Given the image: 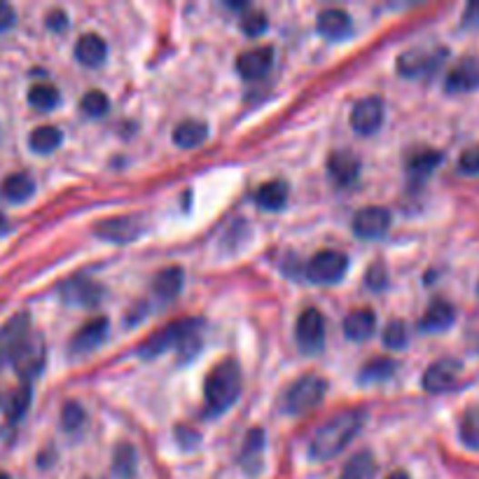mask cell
<instances>
[{"label": "cell", "mask_w": 479, "mask_h": 479, "mask_svg": "<svg viewBox=\"0 0 479 479\" xmlns=\"http://www.w3.org/2000/svg\"><path fill=\"white\" fill-rule=\"evenodd\" d=\"M363 421H365V414L360 409H344L330 421H325L314 437V442H311V458L314 461H330L337 454H342L346 444L358 435Z\"/></svg>", "instance_id": "6da1fadb"}, {"label": "cell", "mask_w": 479, "mask_h": 479, "mask_svg": "<svg viewBox=\"0 0 479 479\" xmlns=\"http://www.w3.org/2000/svg\"><path fill=\"white\" fill-rule=\"evenodd\" d=\"M241 395V367L236 360L227 358L208 372L204 382V398L213 414H223Z\"/></svg>", "instance_id": "7a4b0ae2"}, {"label": "cell", "mask_w": 479, "mask_h": 479, "mask_svg": "<svg viewBox=\"0 0 479 479\" xmlns=\"http://www.w3.org/2000/svg\"><path fill=\"white\" fill-rule=\"evenodd\" d=\"M202 330H204L202 318H183V321L169 323V325H164L162 330L153 333L141 344L138 355H141V358H157V355H162L164 351L169 349L183 351L192 339L199 337Z\"/></svg>", "instance_id": "3957f363"}, {"label": "cell", "mask_w": 479, "mask_h": 479, "mask_svg": "<svg viewBox=\"0 0 479 479\" xmlns=\"http://www.w3.org/2000/svg\"><path fill=\"white\" fill-rule=\"evenodd\" d=\"M327 391V382L318 374H304L300 376L293 386L285 393V412L288 414H306L314 407L323 403Z\"/></svg>", "instance_id": "277c9868"}, {"label": "cell", "mask_w": 479, "mask_h": 479, "mask_svg": "<svg viewBox=\"0 0 479 479\" xmlns=\"http://www.w3.org/2000/svg\"><path fill=\"white\" fill-rule=\"evenodd\" d=\"M349 269V257L344 255L342 251H327L316 253L306 262V278L311 284H321V285H330V284H339Z\"/></svg>", "instance_id": "5b68a950"}, {"label": "cell", "mask_w": 479, "mask_h": 479, "mask_svg": "<svg viewBox=\"0 0 479 479\" xmlns=\"http://www.w3.org/2000/svg\"><path fill=\"white\" fill-rule=\"evenodd\" d=\"M45 355H47V349H45L43 334L28 333L26 339L22 342V346L16 349L15 358H12V365H15V372L22 376L24 382H31L45 367Z\"/></svg>", "instance_id": "8992f818"}, {"label": "cell", "mask_w": 479, "mask_h": 479, "mask_svg": "<svg viewBox=\"0 0 479 479\" xmlns=\"http://www.w3.org/2000/svg\"><path fill=\"white\" fill-rule=\"evenodd\" d=\"M447 59V49H409L398 59V73L403 77H424L437 71Z\"/></svg>", "instance_id": "52a82bcc"}, {"label": "cell", "mask_w": 479, "mask_h": 479, "mask_svg": "<svg viewBox=\"0 0 479 479\" xmlns=\"http://www.w3.org/2000/svg\"><path fill=\"white\" fill-rule=\"evenodd\" d=\"M294 334H297L300 349L306 351V354H316L321 349L323 342H325V318H323V314L316 306H309V309L302 311L300 318H297Z\"/></svg>", "instance_id": "ba28073f"}, {"label": "cell", "mask_w": 479, "mask_h": 479, "mask_svg": "<svg viewBox=\"0 0 479 479\" xmlns=\"http://www.w3.org/2000/svg\"><path fill=\"white\" fill-rule=\"evenodd\" d=\"M384 125V101L379 96L360 98L351 110V126L360 136H372Z\"/></svg>", "instance_id": "9c48e42d"}, {"label": "cell", "mask_w": 479, "mask_h": 479, "mask_svg": "<svg viewBox=\"0 0 479 479\" xmlns=\"http://www.w3.org/2000/svg\"><path fill=\"white\" fill-rule=\"evenodd\" d=\"M61 300L71 306H82V309H89V306H98L104 300V288L92 281V278H71L61 285Z\"/></svg>", "instance_id": "30bf717a"}, {"label": "cell", "mask_w": 479, "mask_h": 479, "mask_svg": "<svg viewBox=\"0 0 479 479\" xmlns=\"http://www.w3.org/2000/svg\"><path fill=\"white\" fill-rule=\"evenodd\" d=\"M391 229V213L382 206L360 208L354 215V232L360 239H382Z\"/></svg>", "instance_id": "8fae6325"}, {"label": "cell", "mask_w": 479, "mask_h": 479, "mask_svg": "<svg viewBox=\"0 0 479 479\" xmlns=\"http://www.w3.org/2000/svg\"><path fill=\"white\" fill-rule=\"evenodd\" d=\"M31 333V321L26 314L10 318L5 325L0 327V370L5 365H10L15 358L16 349L22 346V342L26 339V334Z\"/></svg>", "instance_id": "7c38bea8"}, {"label": "cell", "mask_w": 479, "mask_h": 479, "mask_svg": "<svg viewBox=\"0 0 479 479\" xmlns=\"http://www.w3.org/2000/svg\"><path fill=\"white\" fill-rule=\"evenodd\" d=\"M274 65V47L264 45V47L248 49L236 59V73L244 80H262L272 71Z\"/></svg>", "instance_id": "4fadbf2b"}, {"label": "cell", "mask_w": 479, "mask_h": 479, "mask_svg": "<svg viewBox=\"0 0 479 479\" xmlns=\"http://www.w3.org/2000/svg\"><path fill=\"white\" fill-rule=\"evenodd\" d=\"M458 374H461V363L458 360H437L424 372V388L428 393H444L458 382Z\"/></svg>", "instance_id": "5bb4252c"}, {"label": "cell", "mask_w": 479, "mask_h": 479, "mask_svg": "<svg viewBox=\"0 0 479 479\" xmlns=\"http://www.w3.org/2000/svg\"><path fill=\"white\" fill-rule=\"evenodd\" d=\"M327 175L339 187L354 185L360 175V157L351 153V150H337V153L327 157Z\"/></svg>", "instance_id": "9a60e30c"}, {"label": "cell", "mask_w": 479, "mask_h": 479, "mask_svg": "<svg viewBox=\"0 0 479 479\" xmlns=\"http://www.w3.org/2000/svg\"><path fill=\"white\" fill-rule=\"evenodd\" d=\"M479 87V61L468 56L461 59L452 71H449L447 80H444V89L449 94H465Z\"/></svg>", "instance_id": "2e32d148"}, {"label": "cell", "mask_w": 479, "mask_h": 479, "mask_svg": "<svg viewBox=\"0 0 479 479\" xmlns=\"http://www.w3.org/2000/svg\"><path fill=\"white\" fill-rule=\"evenodd\" d=\"M143 232L141 223L134 218H110L96 225V236L110 244H131Z\"/></svg>", "instance_id": "e0dca14e"}, {"label": "cell", "mask_w": 479, "mask_h": 479, "mask_svg": "<svg viewBox=\"0 0 479 479\" xmlns=\"http://www.w3.org/2000/svg\"><path fill=\"white\" fill-rule=\"evenodd\" d=\"M316 28L323 38L344 40L349 38V33L354 31V19H351L349 12L339 10V7H327L318 15Z\"/></svg>", "instance_id": "ac0fdd59"}, {"label": "cell", "mask_w": 479, "mask_h": 479, "mask_svg": "<svg viewBox=\"0 0 479 479\" xmlns=\"http://www.w3.org/2000/svg\"><path fill=\"white\" fill-rule=\"evenodd\" d=\"M108 337V321L105 318H94V321L85 323L75 333L71 342V354L73 355H85L89 351L98 349L101 344Z\"/></svg>", "instance_id": "d6986e66"}, {"label": "cell", "mask_w": 479, "mask_h": 479, "mask_svg": "<svg viewBox=\"0 0 479 479\" xmlns=\"http://www.w3.org/2000/svg\"><path fill=\"white\" fill-rule=\"evenodd\" d=\"M264 431L262 428H251L245 435L239 452L241 468L248 474H257L262 470V456H264Z\"/></svg>", "instance_id": "ffe728a7"}, {"label": "cell", "mask_w": 479, "mask_h": 479, "mask_svg": "<svg viewBox=\"0 0 479 479\" xmlns=\"http://www.w3.org/2000/svg\"><path fill=\"white\" fill-rule=\"evenodd\" d=\"M456 321V311L449 302L437 300L428 306V311L424 314V318L419 321V330L421 333H444L449 327L454 325Z\"/></svg>", "instance_id": "44dd1931"}, {"label": "cell", "mask_w": 479, "mask_h": 479, "mask_svg": "<svg viewBox=\"0 0 479 479\" xmlns=\"http://www.w3.org/2000/svg\"><path fill=\"white\" fill-rule=\"evenodd\" d=\"M105 56H108V45L96 33H87V35H82L75 43V59L82 65H87V68L101 65L105 61Z\"/></svg>", "instance_id": "7402d4cb"}, {"label": "cell", "mask_w": 479, "mask_h": 479, "mask_svg": "<svg viewBox=\"0 0 479 479\" xmlns=\"http://www.w3.org/2000/svg\"><path fill=\"white\" fill-rule=\"evenodd\" d=\"M376 327V316L372 309H355L344 318V334L354 342H365Z\"/></svg>", "instance_id": "603a6c76"}, {"label": "cell", "mask_w": 479, "mask_h": 479, "mask_svg": "<svg viewBox=\"0 0 479 479\" xmlns=\"http://www.w3.org/2000/svg\"><path fill=\"white\" fill-rule=\"evenodd\" d=\"M183 278H185V274H183L180 267L162 269L153 281V293L162 302H174L180 294V290H183Z\"/></svg>", "instance_id": "cb8c5ba5"}, {"label": "cell", "mask_w": 479, "mask_h": 479, "mask_svg": "<svg viewBox=\"0 0 479 479\" xmlns=\"http://www.w3.org/2000/svg\"><path fill=\"white\" fill-rule=\"evenodd\" d=\"M288 183L285 180H269L255 192V202L262 211H281L288 202Z\"/></svg>", "instance_id": "d4e9b609"}, {"label": "cell", "mask_w": 479, "mask_h": 479, "mask_svg": "<svg viewBox=\"0 0 479 479\" xmlns=\"http://www.w3.org/2000/svg\"><path fill=\"white\" fill-rule=\"evenodd\" d=\"M208 136V126L202 120H183L174 129V143L183 150H190V147L202 145Z\"/></svg>", "instance_id": "484cf974"}, {"label": "cell", "mask_w": 479, "mask_h": 479, "mask_svg": "<svg viewBox=\"0 0 479 479\" xmlns=\"http://www.w3.org/2000/svg\"><path fill=\"white\" fill-rule=\"evenodd\" d=\"M33 192H35V185H33V178L28 174H12L3 180L0 185V195L3 199L12 204H22L26 199H31Z\"/></svg>", "instance_id": "4316f807"}, {"label": "cell", "mask_w": 479, "mask_h": 479, "mask_svg": "<svg viewBox=\"0 0 479 479\" xmlns=\"http://www.w3.org/2000/svg\"><path fill=\"white\" fill-rule=\"evenodd\" d=\"M64 143V134H61L59 126H38L33 129V134L28 136V147H31L35 155H49L55 153L56 147Z\"/></svg>", "instance_id": "83f0119b"}, {"label": "cell", "mask_w": 479, "mask_h": 479, "mask_svg": "<svg viewBox=\"0 0 479 479\" xmlns=\"http://www.w3.org/2000/svg\"><path fill=\"white\" fill-rule=\"evenodd\" d=\"M440 162L442 155L437 153V150H428V147H425V150H419V153H414L407 159V171L414 175L416 180H424L440 166Z\"/></svg>", "instance_id": "f1b7e54d"}, {"label": "cell", "mask_w": 479, "mask_h": 479, "mask_svg": "<svg viewBox=\"0 0 479 479\" xmlns=\"http://www.w3.org/2000/svg\"><path fill=\"white\" fill-rule=\"evenodd\" d=\"M393 372H395V363L391 358H376L370 360L367 365H363L358 379L360 384H382L391 379Z\"/></svg>", "instance_id": "f546056e"}, {"label": "cell", "mask_w": 479, "mask_h": 479, "mask_svg": "<svg viewBox=\"0 0 479 479\" xmlns=\"http://www.w3.org/2000/svg\"><path fill=\"white\" fill-rule=\"evenodd\" d=\"M61 101L59 96V89L52 87V85H33L31 89H28V104L33 105L35 110H43V113H47V110L56 108Z\"/></svg>", "instance_id": "4dcf8cb0"}, {"label": "cell", "mask_w": 479, "mask_h": 479, "mask_svg": "<svg viewBox=\"0 0 479 479\" xmlns=\"http://www.w3.org/2000/svg\"><path fill=\"white\" fill-rule=\"evenodd\" d=\"M372 470H374V458H372V454L360 452L351 458L349 464L344 465L342 474H339L337 479H370Z\"/></svg>", "instance_id": "1f68e13d"}, {"label": "cell", "mask_w": 479, "mask_h": 479, "mask_svg": "<svg viewBox=\"0 0 479 479\" xmlns=\"http://www.w3.org/2000/svg\"><path fill=\"white\" fill-rule=\"evenodd\" d=\"M28 404H31V386L24 384L22 388H16L10 395V400L5 403V416L10 421H19L28 412Z\"/></svg>", "instance_id": "d6a6232c"}, {"label": "cell", "mask_w": 479, "mask_h": 479, "mask_svg": "<svg viewBox=\"0 0 479 479\" xmlns=\"http://www.w3.org/2000/svg\"><path fill=\"white\" fill-rule=\"evenodd\" d=\"M115 474L120 479H129L136 473V452L131 444H120L117 452H115Z\"/></svg>", "instance_id": "836d02e7"}, {"label": "cell", "mask_w": 479, "mask_h": 479, "mask_svg": "<svg viewBox=\"0 0 479 479\" xmlns=\"http://www.w3.org/2000/svg\"><path fill=\"white\" fill-rule=\"evenodd\" d=\"M108 108H110L108 96H105L104 92H98V89H92V92H87L80 101L82 113L87 115V117H94V120L104 117V115L108 113Z\"/></svg>", "instance_id": "e575fe53"}, {"label": "cell", "mask_w": 479, "mask_h": 479, "mask_svg": "<svg viewBox=\"0 0 479 479\" xmlns=\"http://www.w3.org/2000/svg\"><path fill=\"white\" fill-rule=\"evenodd\" d=\"M87 421V414L82 409L80 403H65L64 409H61V425H64L65 433H77Z\"/></svg>", "instance_id": "d590c367"}, {"label": "cell", "mask_w": 479, "mask_h": 479, "mask_svg": "<svg viewBox=\"0 0 479 479\" xmlns=\"http://www.w3.org/2000/svg\"><path fill=\"white\" fill-rule=\"evenodd\" d=\"M384 346L391 351H400L407 346V327L403 321L388 323L386 330H384Z\"/></svg>", "instance_id": "8d00e7d4"}, {"label": "cell", "mask_w": 479, "mask_h": 479, "mask_svg": "<svg viewBox=\"0 0 479 479\" xmlns=\"http://www.w3.org/2000/svg\"><path fill=\"white\" fill-rule=\"evenodd\" d=\"M461 437L468 447L479 449V407L468 409V414L461 424Z\"/></svg>", "instance_id": "74e56055"}, {"label": "cell", "mask_w": 479, "mask_h": 479, "mask_svg": "<svg viewBox=\"0 0 479 479\" xmlns=\"http://www.w3.org/2000/svg\"><path fill=\"white\" fill-rule=\"evenodd\" d=\"M241 26H244V33L257 38V35H262V33L267 31V15L262 10L248 12V15H244V19H241Z\"/></svg>", "instance_id": "f35d334b"}, {"label": "cell", "mask_w": 479, "mask_h": 479, "mask_svg": "<svg viewBox=\"0 0 479 479\" xmlns=\"http://www.w3.org/2000/svg\"><path fill=\"white\" fill-rule=\"evenodd\" d=\"M458 171L464 175H479V145L468 147L458 157Z\"/></svg>", "instance_id": "ab89813d"}, {"label": "cell", "mask_w": 479, "mask_h": 479, "mask_svg": "<svg viewBox=\"0 0 479 479\" xmlns=\"http://www.w3.org/2000/svg\"><path fill=\"white\" fill-rule=\"evenodd\" d=\"M365 281L372 290H382L388 281V274L386 269H384V264H374V267H370Z\"/></svg>", "instance_id": "60d3db41"}, {"label": "cell", "mask_w": 479, "mask_h": 479, "mask_svg": "<svg viewBox=\"0 0 479 479\" xmlns=\"http://www.w3.org/2000/svg\"><path fill=\"white\" fill-rule=\"evenodd\" d=\"M45 24H47L49 31L61 33V31H65V26H68V16H65V12H61V10H52L47 15V19H45Z\"/></svg>", "instance_id": "b9f144b4"}, {"label": "cell", "mask_w": 479, "mask_h": 479, "mask_svg": "<svg viewBox=\"0 0 479 479\" xmlns=\"http://www.w3.org/2000/svg\"><path fill=\"white\" fill-rule=\"evenodd\" d=\"M464 26L465 28L479 26V0H473V3H468V5H465Z\"/></svg>", "instance_id": "7bdbcfd3"}, {"label": "cell", "mask_w": 479, "mask_h": 479, "mask_svg": "<svg viewBox=\"0 0 479 479\" xmlns=\"http://www.w3.org/2000/svg\"><path fill=\"white\" fill-rule=\"evenodd\" d=\"M15 22H16L15 10H12L7 3H0V33L15 26Z\"/></svg>", "instance_id": "ee69618b"}, {"label": "cell", "mask_w": 479, "mask_h": 479, "mask_svg": "<svg viewBox=\"0 0 479 479\" xmlns=\"http://www.w3.org/2000/svg\"><path fill=\"white\" fill-rule=\"evenodd\" d=\"M386 479H409V474L404 473V470H395V473H391V474H388Z\"/></svg>", "instance_id": "f6af8a7d"}, {"label": "cell", "mask_w": 479, "mask_h": 479, "mask_svg": "<svg viewBox=\"0 0 479 479\" xmlns=\"http://www.w3.org/2000/svg\"><path fill=\"white\" fill-rule=\"evenodd\" d=\"M3 232H7V218L0 213V235H3Z\"/></svg>", "instance_id": "bcb514c9"}, {"label": "cell", "mask_w": 479, "mask_h": 479, "mask_svg": "<svg viewBox=\"0 0 479 479\" xmlns=\"http://www.w3.org/2000/svg\"><path fill=\"white\" fill-rule=\"evenodd\" d=\"M0 479H10V474H5V473H0Z\"/></svg>", "instance_id": "7dc6e473"}]
</instances>
